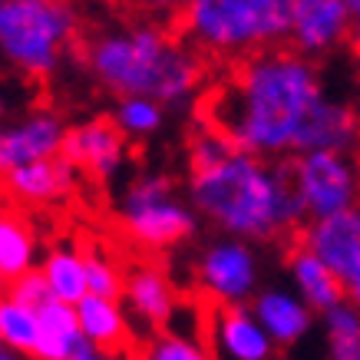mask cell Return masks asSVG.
I'll return each mask as SVG.
<instances>
[{"mask_svg": "<svg viewBox=\"0 0 360 360\" xmlns=\"http://www.w3.org/2000/svg\"><path fill=\"white\" fill-rule=\"evenodd\" d=\"M126 301H129L132 314L146 321L149 328H162L175 314V291L169 278L153 264H142L126 278Z\"/></svg>", "mask_w": 360, "mask_h": 360, "instance_id": "17", "label": "cell"}, {"mask_svg": "<svg viewBox=\"0 0 360 360\" xmlns=\"http://www.w3.org/2000/svg\"><path fill=\"white\" fill-rule=\"evenodd\" d=\"M212 344L225 360H268L271 338L248 307L219 304L212 314Z\"/></svg>", "mask_w": 360, "mask_h": 360, "instance_id": "13", "label": "cell"}, {"mask_svg": "<svg viewBox=\"0 0 360 360\" xmlns=\"http://www.w3.org/2000/svg\"><path fill=\"white\" fill-rule=\"evenodd\" d=\"M297 0H188L179 30L198 53L248 60L288 44Z\"/></svg>", "mask_w": 360, "mask_h": 360, "instance_id": "4", "label": "cell"}, {"mask_svg": "<svg viewBox=\"0 0 360 360\" xmlns=\"http://www.w3.org/2000/svg\"><path fill=\"white\" fill-rule=\"evenodd\" d=\"M7 112V96H4V89H0V116Z\"/></svg>", "mask_w": 360, "mask_h": 360, "instance_id": "34", "label": "cell"}, {"mask_svg": "<svg viewBox=\"0 0 360 360\" xmlns=\"http://www.w3.org/2000/svg\"><path fill=\"white\" fill-rule=\"evenodd\" d=\"M139 360H212L205 344H198L182 334H159V338L142 350Z\"/></svg>", "mask_w": 360, "mask_h": 360, "instance_id": "26", "label": "cell"}, {"mask_svg": "<svg viewBox=\"0 0 360 360\" xmlns=\"http://www.w3.org/2000/svg\"><path fill=\"white\" fill-rule=\"evenodd\" d=\"M162 126V106L153 99H120L116 106V129L122 136H153Z\"/></svg>", "mask_w": 360, "mask_h": 360, "instance_id": "24", "label": "cell"}, {"mask_svg": "<svg viewBox=\"0 0 360 360\" xmlns=\"http://www.w3.org/2000/svg\"><path fill=\"white\" fill-rule=\"evenodd\" d=\"M73 179H77V169L66 162L63 155H56V159H40V162L20 165V169L7 172L4 186L20 202H53V198L66 195L73 188Z\"/></svg>", "mask_w": 360, "mask_h": 360, "instance_id": "15", "label": "cell"}, {"mask_svg": "<svg viewBox=\"0 0 360 360\" xmlns=\"http://www.w3.org/2000/svg\"><path fill=\"white\" fill-rule=\"evenodd\" d=\"M7 295H11L13 301H20V304L33 307V311H44V307L53 301L44 271H30V274H23V278H17V281H11V291H7Z\"/></svg>", "mask_w": 360, "mask_h": 360, "instance_id": "27", "label": "cell"}, {"mask_svg": "<svg viewBox=\"0 0 360 360\" xmlns=\"http://www.w3.org/2000/svg\"><path fill=\"white\" fill-rule=\"evenodd\" d=\"M77 27L70 0H0V53L27 77L53 73Z\"/></svg>", "mask_w": 360, "mask_h": 360, "instance_id": "5", "label": "cell"}, {"mask_svg": "<svg viewBox=\"0 0 360 360\" xmlns=\"http://www.w3.org/2000/svg\"><path fill=\"white\" fill-rule=\"evenodd\" d=\"M347 301L360 311V268L350 274V281H347Z\"/></svg>", "mask_w": 360, "mask_h": 360, "instance_id": "30", "label": "cell"}, {"mask_svg": "<svg viewBox=\"0 0 360 360\" xmlns=\"http://www.w3.org/2000/svg\"><path fill=\"white\" fill-rule=\"evenodd\" d=\"M344 4H347L350 17H360V0H344Z\"/></svg>", "mask_w": 360, "mask_h": 360, "instance_id": "32", "label": "cell"}, {"mask_svg": "<svg viewBox=\"0 0 360 360\" xmlns=\"http://www.w3.org/2000/svg\"><path fill=\"white\" fill-rule=\"evenodd\" d=\"M317 63L274 46L235 63L231 77L208 93L202 116L212 129L258 159H295L307 120L324 103Z\"/></svg>", "mask_w": 360, "mask_h": 360, "instance_id": "1", "label": "cell"}, {"mask_svg": "<svg viewBox=\"0 0 360 360\" xmlns=\"http://www.w3.org/2000/svg\"><path fill=\"white\" fill-rule=\"evenodd\" d=\"M192 205L235 238H291L307 221L291 179V159H258L235 149L188 179Z\"/></svg>", "mask_w": 360, "mask_h": 360, "instance_id": "2", "label": "cell"}, {"mask_svg": "<svg viewBox=\"0 0 360 360\" xmlns=\"http://www.w3.org/2000/svg\"><path fill=\"white\" fill-rule=\"evenodd\" d=\"M350 23H354V17H350L344 0H297L295 13H291L288 46L307 60L324 56L334 46L347 44Z\"/></svg>", "mask_w": 360, "mask_h": 360, "instance_id": "10", "label": "cell"}, {"mask_svg": "<svg viewBox=\"0 0 360 360\" xmlns=\"http://www.w3.org/2000/svg\"><path fill=\"white\" fill-rule=\"evenodd\" d=\"M37 238H33L30 225L13 215V212H0V271L7 281H17L23 274L37 271Z\"/></svg>", "mask_w": 360, "mask_h": 360, "instance_id": "21", "label": "cell"}, {"mask_svg": "<svg viewBox=\"0 0 360 360\" xmlns=\"http://www.w3.org/2000/svg\"><path fill=\"white\" fill-rule=\"evenodd\" d=\"M258 262L241 238H225L208 245L198 262V284L215 304H241L255 291Z\"/></svg>", "mask_w": 360, "mask_h": 360, "instance_id": "8", "label": "cell"}, {"mask_svg": "<svg viewBox=\"0 0 360 360\" xmlns=\"http://www.w3.org/2000/svg\"><path fill=\"white\" fill-rule=\"evenodd\" d=\"M295 238L347 284L350 274L360 268V205L304 221Z\"/></svg>", "mask_w": 360, "mask_h": 360, "instance_id": "9", "label": "cell"}, {"mask_svg": "<svg viewBox=\"0 0 360 360\" xmlns=\"http://www.w3.org/2000/svg\"><path fill=\"white\" fill-rule=\"evenodd\" d=\"M86 288L89 295L120 301V295L126 291V278H122V271L116 268V262L110 255L93 251V255H86Z\"/></svg>", "mask_w": 360, "mask_h": 360, "instance_id": "25", "label": "cell"}, {"mask_svg": "<svg viewBox=\"0 0 360 360\" xmlns=\"http://www.w3.org/2000/svg\"><path fill=\"white\" fill-rule=\"evenodd\" d=\"M357 159H360V122H357Z\"/></svg>", "mask_w": 360, "mask_h": 360, "instance_id": "36", "label": "cell"}, {"mask_svg": "<svg viewBox=\"0 0 360 360\" xmlns=\"http://www.w3.org/2000/svg\"><path fill=\"white\" fill-rule=\"evenodd\" d=\"M0 360H17V357H13L11 350H0Z\"/></svg>", "mask_w": 360, "mask_h": 360, "instance_id": "35", "label": "cell"}, {"mask_svg": "<svg viewBox=\"0 0 360 360\" xmlns=\"http://www.w3.org/2000/svg\"><path fill=\"white\" fill-rule=\"evenodd\" d=\"M63 120L53 112H30L27 120L0 132V172L7 175L20 165L56 159L63 153Z\"/></svg>", "mask_w": 360, "mask_h": 360, "instance_id": "11", "label": "cell"}, {"mask_svg": "<svg viewBox=\"0 0 360 360\" xmlns=\"http://www.w3.org/2000/svg\"><path fill=\"white\" fill-rule=\"evenodd\" d=\"M120 221L142 248H169L195 231V212L165 175H139L120 198Z\"/></svg>", "mask_w": 360, "mask_h": 360, "instance_id": "6", "label": "cell"}, {"mask_svg": "<svg viewBox=\"0 0 360 360\" xmlns=\"http://www.w3.org/2000/svg\"><path fill=\"white\" fill-rule=\"evenodd\" d=\"M89 73L122 99L175 106L202 83V56L155 23H122L86 46Z\"/></svg>", "mask_w": 360, "mask_h": 360, "instance_id": "3", "label": "cell"}, {"mask_svg": "<svg viewBox=\"0 0 360 360\" xmlns=\"http://www.w3.org/2000/svg\"><path fill=\"white\" fill-rule=\"evenodd\" d=\"M288 264H291V274H295L297 288H301V295L311 307L328 314L334 307L347 304V284L340 281L324 262H317L295 235L288 238Z\"/></svg>", "mask_w": 360, "mask_h": 360, "instance_id": "14", "label": "cell"}, {"mask_svg": "<svg viewBox=\"0 0 360 360\" xmlns=\"http://www.w3.org/2000/svg\"><path fill=\"white\" fill-rule=\"evenodd\" d=\"M73 360H116V357L106 354V350H96V347H89V344H83V347L73 354Z\"/></svg>", "mask_w": 360, "mask_h": 360, "instance_id": "29", "label": "cell"}, {"mask_svg": "<svg viewBox=\"0 0 360 360\" xmlns=\"http://www.w3.org/2000/svg\"><path fill=\"white\" fill-rule=\"evenodd\" d=\"M44 278L50 284V295L60 304L77 307L83 297L89 295L86 288V255H79L77 248H53L44 258Z\"/></svg>", "mask_w": 360, "mask_h": 360, "instance_id": "20", "label": "cell"}, {"mask_svg": "<svg viewBox=\"0 0 360 360\" xmlns=\"http://www.w3.org/2000/svg\"><path fill=\"white\" fill-rule=\"evenodd\" d=\"M37 340H40V311L13 301L11 295L0 297V344L33 357Z\"/></svg>", "mask_w": 360, "mask_h": 360, "instance_id": "22", "label": "cell"}, {"mask_svg": "<svg viewBox=\"0 0 360 360\" xmlns=\"http://www.w3.org/2000/svg\"><path fill=\"white\" fill-rule=\"evenodd\" d=\"M251 314H255V321L262 324L264 334L274 344H295L307 330V324H311V311L301 301H295L291 295H284V291H264V295H258Z\"/></svg>", "mask_w": 360, "mask_h": 360, "instance_id": "19", "label": "cell"}, {"mask_svg": "<svg viewBox=\"0 0 360 360\" xmlns=\"http://www.w3.org/2000/svg\"><path fill=\"white\" fill-rule=\"evenodd\" d=\"M83 344L86 340H83V330H79L77 307L50 301L40 311V340H37L33 357L37 360H73V354Z\"/></svg>", "mask_w": 360, "mask_h": 360, "instance_id": "18", "label": "cell"}, {"mask_svg": "<svg viewBox=\"0 0 360 360\" xmlns=\"http://www.w3.org/2000/svg\"><path fill=\"white\" fill-rule=\"evenodd\" d=\"M328 338L334 360H360V311L340 304L328 311Z\"/></svg>", "mask_w": 360, "mask_h": 360, "instance_id": "23", "label": "cell"}, {"mask_svg": "<svg viewBox=\"0 0 360 360\" xmlns=\"http://www.w3.org/2000/svg\"><path fill=\"white\" fill-rule=\"evenodd\" d=\"M347 46H350V50H354V56H360V17H354V23H350Z\"/></svg>", "mask_w": 360, "mask_h": 360, "instance_id": "31", "label": "cell"}, {"mask_svg": "<svg viewBox=\"0 0 360 360\" xmlns=\"http://www.w3.org/2000/svg\"><path fill=\"white\" fill-rule=\"evenodd\" d=\"M291 179L307 212V221L360 205V159L354 153L295 155Z\"/></svg>", "mask_w": 360, "mask_h": 360, "instance_id": "7", "label": "cell"}, {"mask_svg": "<svg viewBox=\"0 0 360 360\" xmlns=\"http://www.w3.org/2000/svg\"><path fill=\"white\" fill-rule=\"evenodd\" d=\"M139 4L146 11H155V13H182L188 0H139Z\"/></svg>", "mask_w": 360, "mask_h": 360, "instance_id": "28", "label": "cell"}, {"mask_svg": "<svg viewBox=\"0 0 360 360\" xmlns=\"http://www.w3.org/2000/svg\"><path fill=\"white\" fill-rule=\"evenodd\" d=\"M7 291H11V281H7L4 271H0V297H7Z\"/></svg>", "mask_w": 360, "mask_h": 360, "instance_id": "33", "label": "cell"}, {"mask_svg": "<svg viewBox=\"0 0 360 360\" xmlns=\"http://www.w3.org/2000/svg\"><path fill=\"white\" fill-rule=\"evenodd\" d=\"M77 321L89 347L106 350V354H120L129 347V324H126V311L120 307V301L86 295L77 304Z\"/></svg>", "mask_w": 360, "mask_h": 360, "instance_id": "16", "label": "cell"}, {"mask_svg": "<svg viewBox=\"0 0 360 360\" xmlns=\"http://www.w3.org/2000/svg\"><path fill=\"white\" fill-rule=\"evenodd\" d=\"M73 169H89L93 175L106 179L122 165V155H126V142H122V132L116 129V122L106 120H93L83 122L77 129L66 132L63 139V153H60Z\"/></svg>", "mask_w": 360, "mask_h": 360, "instance_id": "12", "label": "cell"}]
</instances>
